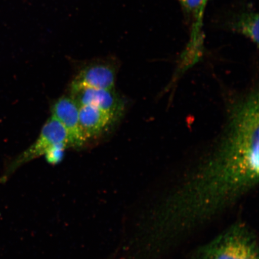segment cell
<instances>
[{"label":"cell","mask_w":259,"mask_h":259,"mask_svg":"<svg viewBox=\"0 0 259 259\" xmlns=\"http://www.w3.org/2000/svg\"><path fill=\"white\" fill-rule=\"evenodd\" d=\"M199 259H258L257 246L245 229L236 227L207 246Z\"/></svg>","instance_id":"obj_1"},{"label":"cell","mask_w":259,"mask_h":259,"mask_svg":"<svg viewBox=\"0 0 259 259\" xmlns=\"http://www.w3.org/2000/svg\"><path fill=\"white\" fill-rule=\"evenodd\" d=\"M60 143L66 144L69 147L66 130L56 119L51 116L45 122L39 136L34 144L23 153L19 155L9 164L2 178V182L6 181V179L22 164L44 155L52 146Z\"/></svg>","instance_id":"obj_2"},{"label":"cell","mask_w":259,"mask_h":259,"mask_svg":"<svg viewBox=\"0 0 259 259\" xmlns=\"http://www.w3.org/2000/svg\"><path fill=\"white\" fill-rule=\"evenodd\" d=\"M69 96L79 107L92 106L111 113L118 118L124 111L125 104L115 89L92 88L71 82Z\"/></svg>","instance_id":"obj_3"},{"label":"cell","mask_w":259,"mask_h":259,"mask_svg":"<svg viewBox=\"0 0 259 259\" xmlns=\"http://www.w3.org/2000/svg\"><path fill=\"white\" fill-rule=\"evenodd\" d=\"M115 63L111 58L89 61L80 67L72 82L92 88L115 89L118 70Z\"/></svg>","instance_id":"obj_4"},{"label":"cell","mask_w":259,"mask_h":259,"mask_svg":"<svg viewBox=\"0 0 259 259\" xmlns=\"http://www.w3.org/2000/svg\"><path fill=\"white\" fill-rule=\"evenodd\" d=\"M52 116L62 125L67 132L69 147L80 149L87 143L79 124V106L68 96H63L51 106Z\"/></svg>","instance_id":"obj_5"},{"label":"cell","mask_w":259,"mask_h":259,"mask_svg":"<svg viewBox=\"0 0 259 259\" xmlns=\"http://www.w3.org/2000/svg\"><path fill=\"white\" fill-rule=\"evenodd\" d=\"M119 118L92 106L79 107V124L87 142L105 135Z\"/></svg>","instance_id":"obj_6"},{"label":"cell","mask_w":259,"mask_h":259,"mask_svg":"<svg viewBox=\"0 0 259 259\" xmlns=\"http://www.w3.org/2000/svg\"><path fill=\"white\" fill-rule=\"evenodd\" d=\"M236 31L258 44V15L254 12L246 13L239 16L234 24Z\"/></svg>","instance_id":"obj_7"},{"label":"cell","mask_w":259,"mask_h":259,"mask_svg":"<svg viewBox=\"0 0 259 259\" xmlns=\"http://www.w3.org/2000/svg\"><path fill=\"white\" fill-rule=\"evenodd\" d=\"M69 146L66 144H55L46 151L44 155L49 163L57 164L62 160L65 150Z\"/></svg>","instance_id":"obj_8"},{"label":"cell","mask_w":259,"mask_h":259,"mask_svg":"<svg viewBox=\"0 0 259 259\" xmlns=\"http://www.w3.org/2000/svg\"><path fill=\"white\" fill-rule=\"evenodd\" d=\"M187 11L195 17V21L199 14L202 5V0H180Z\"/></svg>","instance_id":"obj_9"},{"label":"cell","mask_w":259,"mask_h":259,"mask_svg":"<svg viewBox=\"0 0 259 259\" xmlns=\"http://www.w3.org/2000/svg\"><path fill=\"white\" fill-rule=\"evenodd\" d=\"M207 2H208V0H202V7L201 9H200L198 18H197V20L194 22L193 28V36L194 39H195V38L198 36V35L200 34V30H201L203 24L204 12H205Z\"/></svg>","instance_id":"obj_10"}]
</instances>
